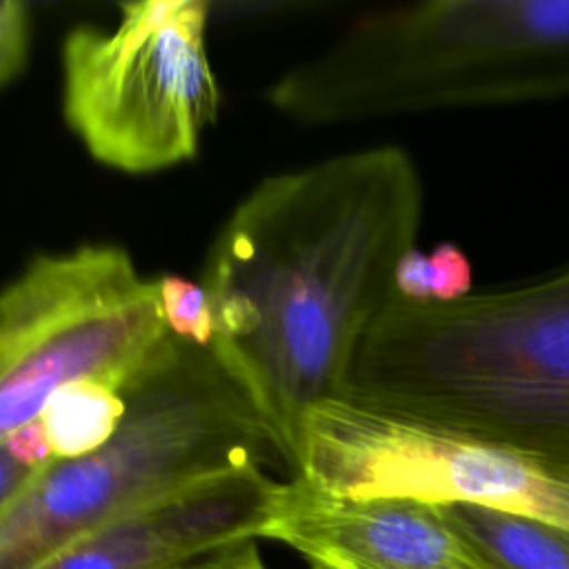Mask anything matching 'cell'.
I'll use <instances>...</instances> for the list:
<instances>
[{
	"label": "cell",
	"mask_w": 569,
	"mask_h": 569,
	"mask_svg": "<svg viewBox=\"0 0 569 569\" xmlns=\"http://www.w3.org/2000/svg\"><path fill=\"white\" fill-rule=\"evenodd\" d=\"M422 202L407 151L371 147L264 178L211 242L200 278L211 351L269 425L284 467L305 413L347 393Z\"/></svg>",
	"instance_id": "6da1fadb"
},
{
	"label": "cell",
	"mask_w": 569,
	"mask_h": 569,
	"mask_svg": "<svg viewBox=\"0 0 569 569\" xmlns=\"http://www.w3.org/2000/svg\"><path fill=\"white\" fill-rule=\"evenodd\" d=\"M345 398L502 445L569 480V264L447 305L391 296Z\"/></svg>",
	"instance_id": "7a4b0ae2"
},
{
	"label": "cell",
	"mask_w": 569,
	"mask_h": 569,
	"mask_svg": "<svg viewBox=\"0 0 569 569\" xmlns=\"http://www.w3.org/2000/svg\"><path fill=\"white\" fill-rule=\"evenodd\" d=\"M267 96L305 124L565 98L569 0H427L371 11Z\"/></svg>",
	"instance_id": "3957f363"
},
{
	"label": "cell",
	"mask_w": 569,
	"mask_h": 569,
	"mask_svg": "<svg viewBox=\"0 0 569 569\" xmlns=\"http://www.w3.org/2000/svg\"><path fill=\"white\" fill-rule=\"evenodd\" d=\"M122 396L124 416L104 445L53 460L0 516V569H31L71 538L204 476L284 465L211 347L167 329Z\"/></svg>",
	"instance_id": "277c9868"
},
{
	"label": "cell",
	"mask_w": 569,
	"mask_h": 569,
	"mask_svg": "<svg viewBox=\"0 0 569 569\" xmlns=\"http://www.w3.org/2000/svg\"><path fill=\"white\" fill-rule=\"evenodd\" d=\"M207 24L204 0H142L64 36L62 113L100 164L153 173L198 153L220 109Z\"/></svg>",
	"instance_id": "5b68a950"
},
{
	"label": "cell",
	"mask_w": 569,
	"mask_h": 569,
	"mask_svg": "<svg viewBox=\"0 0 569 569\" xmlns=\"http://www.w3.org/2000/svg\"><path fill=\"white\" fill-rule=\"evenodd\" d=\"M167 336L158 280L111 244L38 256L0 291V440L73 382L118 391Z\"/></svg>",
	"instance_id": "8992f818"
},
{
	"label": "cell",
	"mask_w": 569,
	"mask_h": 569,
	"mask_svg": "<svg viewBox=\"0 0 569 569\" xmlns=\"http://www.w3.org/2000/svg\"><path fill=\"white\" fill-rule=\"evenodd\" d=\"M293 478L351 498L473 505L569 531V480L496 442L400 418L349 398L300 420Z\"/></svg>",
	"instance_id": "52a82bcc"
},
{
	"label": "cell",
	"mask_w": 569,
	"mask_h": 569,
	"mask_svg": "<svg viewBox=\"0 0 569 569\" xmlns=\"http://www.w3.org/2000/svg\"><path fill=\"white\" fill-rule=\"evenodd\" d=\"M278 485L260 465L204 476L71 538L31 569H173L220 547L258 540Z\"/></svg>",
	"instance_id": "ba28073f"
},
{
	"label": "cell",
	"mask_w": 569,
	"mask_h": 569,
	"mask_svg": "<svg viewBox=\"0 0 569 569\" xmlns=\"http://www.w3.org/2000/svg\"><path fill=\"white\" fill-rule=\"evenodd\" d=\"M262 538L320 569H493L445 518L411 498H351L289 478Z\"/></svg>",
	"instance_id": "9c48e42d"
},
{
	"label": "cell",
	"mask_w": 569,
	"mask_h": 569,
	"mask_svg": "<svg viewBox=\"0 0 569 569\" xmlns=\"http://www.w3.org/2000/svg\"><path fill=\"white\" fill-rule=\"evenodd\" d=\"M440 507L493 569H569V531L565 529L473 505Z\"/></svg>",
	"instance_id": "30bf717a"
},
{
	"label": "cell",
	"mask_w": 569,
	"mask_h": 569,
	"mask_svg": "<svg viewBox=\"0 0 569 569\" xmlns=\"http://www.w3.org/2000/svg\"><path fill=\"white\" fill-rule=\"evenodd\" d=\"M124 416L122 391L84 380L58 391L38 422L53 460L84 456L104 445Z\"/></svg>",
	"instance_id": "8fae6325"
},
{
	"label": "cell",
	"mask_w": 569,
	"mask_h": 569,
	"mask_svg": "<svg viewBox=\"0 0 569 569\" xmlns=\"http://www.w3.org/2000/svg\"><path fill=\"white\" fill-rule=\"evenodd\" d=\"M471 262L453 242H440L431 251L411 247L393 271V296L416 305H447L471 296Z\"/></svg>",
	"instance_id": "7c38bea8"
},
{
	"label": "cell",
	"mask_w": 569,
	"mask_h": 569,
	"mask_svg": "<svg viewBox=\"0 0 569 569\" xmlns=\"http://www.w3.org/2000/svg\"><path fill=\"white\" fill-rule=\"evenodd\" d=\"M53 462L40 422H31L0 440V516Z\"/></svg>",
	"instance_id": "4fadbf2b"
},
{
	"label": "cell",
	"mask_w": 569,
	"mask_h": 569,
	"mask_svg": "<svg viewBox=\"0 0 569 569\" xmlns=\"http://www.w3.org/2000/svg\"><path fill=\"white\" fill-rule=\"evenodd\" d=\"M167 329L180 338L211 347V316L204 289L178 276L158 278Z\"/></svg>",
	"instance_id": "5bb4252c"
},
{
	"label": "cell",
	"mask_w": 569,
	"mask_h": 569,
	"mask_svg": "<svg viewBox=\"0 0 569 569\" xmlns=\"http://www.w3.org/2000/svg\"><path fill=\"white\" fill-rule=\"evenodd\" d=\"M29 9L18 0H0V89L24 67L29 53Z\"/></svg>",
	"instance_id": "9a60e30c"
},
{
	"label": "cell",
	"mask_w": 569,
	"mask_h": 569,
	"mask_svg": "<svg viewBox=\"0 0 569 569\" xmlns=\"http://www.w3.org/2000/svg\"><path fill=\"white\" fill-rule=\"evenodd\" d=\"M173 569H267V565L262 562L256 540H242L198 556Z\"/></svg>",
	"instance_id": "2e32d148"
},
{
	"label": "cell",
	"mask_w": 569,
	"mask_h": 569,
	"mask_svg": "<svg viewBox=\"0 0 569 569\" xmlns=\"http://www.w3.org/2000/svg\"><path fill=\"white\" fill-rule=\"evenodd\" d=\"M311 569H320V567H311Z\"/></svg>",
	"instance_id": "e0dca14e"
}]
</instances>
